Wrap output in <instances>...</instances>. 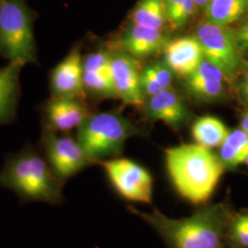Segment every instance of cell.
Instances as JSON below:
<instances>
[{
    "instance_id": "20",
    "label": "cell",
    "mask_w": 248,
    "mask_h": 248,
    "mask_svg": "<svg viewBox=\"0 0 248 248\" xmlns=\"http://www.w3.org/2000/svg\"><path fill=\"white\" fill-rule=\"evenodd\" d=\"M83 81L86 93L98 98L118 97L111 75L99 72L83 71Z\"/></svg>"
},
{
    "instance_id": "13",
    "label": "cell",
    "mask_w": 248,
    "mask_h": 248,
    "mask_svg": "<svg viewBox=\"0 0 248 248\" xmlns=\"http://www.w3.org/2000/svg\"><path fill=\"white\" fill-rule=\"evenodd\" d=\"M24 66L21 62H9L0 67V126L16 120L20 98L19 77Z\"/></svg>"
},
{
    "instance_id": "32",
    "label": "cell",
    "mask_w": 248,
    "mask_h": 248,
    "mask_svg": "<svg viewBox=\"0 0 248 248\" xmlns=\"http://www.w3.org/2000/svg\"><path fill=\"white\" fill-rule=\"evenodd\" d=\"M0 1H1V0H0Z\"/></svg>"
},
{
    "instance_id": "27",
    "label": "cell",
    "mask_w": 248,
    "mask_h": 248,
    "mask_svg": "<svg viewBox=\"0 0 248 248\" xmlns=\"http://www.w3.org/2000/svg\"><path fill=\"white\" fill-rule=\"evenodd\" d=\"M186 0H165L166 3V10H167V14L174 10L175 9L178 8L180 5H182Z\"/></svg>"
},
{
    "instance_id": "21",
    "label": "cell",
    "mask_w": 248,
    "mask_h": 248,
    "mask_svg": "<svg viewBox=\"0 0 248 248\" xmlns=\"http://www.w3.org/2000/svg\"><path fill=\"white\" fill-rule=\"evenodd\" d=\"M226 247L248 248V209L232 213L226 232Z\"/></svg>"
},
{
    "instance_id": "12",
    "label": "cell",
    "mask_w": 248,
    "mask_h": 248,
    "mask_svg": "<svg viewBox=\"0 0 248 248\" xmlns=\"http://www.w3.org/2000/svg\"><path fill=\"white\" fill-rule=\"evenodd\" d=\"M166 62L173 73L187 78L203 61L202 47L197 37H182L165 48Z\"/></svg>"
},
{
    "instance_id": "10",
    "label": "cell",
    "mask_w": 248,
    "mask_h": 248,
    "mask_svg": "<svg viewBox=\"0 0 248 248\" xmlns=\"http://www.w3.org/2000/svg\"><path fill=\"white\" fill-rule=\"evenodd\" d=\"M51 96L85 99L87 93L83 81V57L79 47H74L49 75Z\"/></svg>"
},
{
    "instance_id": "18",
    "label": "cell",
    "mask_w": 248,
    "mask_h": 248,
    "mask_svg": "<svg viewBox=\"0 0 248 248\" xmlns=\"http://www.w3.org/2000/svg\"><path fill=\"white\" fill-rule=\"evenodd\" d=\"M225 169H235L248 157V133L242 129L230 132L218 155Z\"/></svg>"
},
{
    "instance_id": "5",
    "label": "cell",
    "mask_w": 248,
    "mask_h": 248,
    "mask_svg": "<svg viewBox=\"0 0 248 248\" xmlns=\"http://www.w3.org/2000/svg\"><path fill=\"white\" fill-rule=\"evenodd\" d=\"M137 133L124 116L114 111L90 114L78 128L77 139L93 164L117 157L128 138Z\"/></svg>"
},
{
    "instance_id": "2",
    "label": "cell",
    "mask_w": 248,
    "mask_h": 248,
    "mask_svg": "<svg viewBox=\"0 0 248 248\" xmlns=\"http://www.w3.org/2000/svg\"><path fill=\"white\" fill-rule=\"evenodd\" d=\"M63 186L40 147L31 143L9 154L0 169V187L12 191L23 203L59 206L64 201Z\"/></svg>"
},
{
    "instance_id": "29",
    "label": "cell",
    "mask_w": 248,
    "mask_h": 248,
    "mask_svg": "<svg viewBox=\"0 0 248 248\" xmlns=\"http://www.w3.org/2000/svg\"><path fill=\"white\" fill-rule=\"evenodd\" d=\"M240 129L248 133V109L244 113V115L242 116V119L240 122Z\"/></svg>"
},
{
    "instance_id": "1",
    "label": "cell",
    "mask_w": 248,
    "mask_h": 248,
    "mask_svg": "<svg viewBox=\"0 0 248 248\" xmlns=\"http://www.w3.org/2000/svg\"><path fill=\"white\" fill-rule=\"evenodd\" d=\"M129 212L147 222L168 248H225L226 232L233 212L224 202L200 205L189 217L172 219L154 209L141 212L133 206Z\"/></svg>"
},
{
    "instance_id": "15",
    "label": "cell",
    "mask_w": 248,
    "mask_h": 248,
    "mask_svg": "<svg viewBox=\"0 0 248 248\" xmlns=\"http://www.w3.org/2000/svg\"><path fill=\"white\" fill-rule=\"evenodd\" d=\"M146 111L151 119L162 121L173 127L183 124L188 116L185 102L170 88L149 97Z\"/></svg>"
},
{
    "instance_id": "17",
    "label": "cell",
    "mask_w": 248,
    "mask_h": 248,
    "mask_svg": "<svg viewBox=\"0 0 248 248\" xmlns=\"http://www.w3.org/2000/svg\"><path fill=\"white\" fill-rule=\"evenodd\" d=\"M204 9L207 21L228 26L245 14L248 9V0H212Z\"/></svg>"
},
{
    "instance_id": "14",
    "label": "cell",
    "mask_w": 248,
    "mask_h": 248,
    "mask_svg": "<svg viewBox=\"0 0 248 248\" xmlns=\"http://www.w3.org/2000/svg\"><path fill=\"white\" fill-rule=\"evenodd\" d=\"M169 43L161 30L134 23L128 28L121 41L125 53L137 57H146L163 51Z\"/></svg>"
},
{
    "instance_id": "8",
    "label": "cell",
    "mask_w": 248,
    "mask_h": 248,
    "mask_svg": "<svg viewBox=\"0 0 248 248\" xmlns=\"http://www.w3.org/2000/svg\"><path fill=\"white\" fill-rule=\"evenodd\" d=\"M116 192L127 201L152 203L153 177L137 163L127 158H109L98 163Z\"/></svg>"
},
{
    "instance_id": "9",
    "label": "cell",
    "mask_w": 248,
    "mask_h": 248,
    "mask_svg": "<svg viewBox=\"0 0 248 248\" xmlns=\"http://www.w3.org/2000/svg\"><path fill=\"white\" fill-rule=\"evenodd\" d=\"M43 129L60 133L78 129L91 113L84 99L53 97L40 106Z\"/></svg>"
},
{
    "instance_id": "23",
    "label": "cell",
    "mask_w": 248,
    "mask_h": 248,
    "mask_svg": "<svg viewBox=\"0 0 248 248\" xmlns=\"http://www.w3.org/2000/svg\"><path fill=\"white\" fill-rule=\"evenodd\" d=\"M186 79L190 80H219L227 81L224 74L220 68L204 58L203 61L199 65L196 71L186 78ZM228 82V81H227Z\"/></svg>"
},
{
    "instance_id": "30",
    "label": "cell",
    "mask_w": 248,
    "mask_h": 248,
    "mask_svg": "<svg viewBox=\"0 0 248 248\" xmlns=\"http://www.w3.org/2000/svg\"><path fill=\"white\" fill-rule=\"evenodd\" d=\"M197 7H202L205 8L212 0H194Z\"/></svg>"
},
{
    "instance_id": "4",
    "label": "cell",
    "mask_w": 248,
    "mask_h": 248,
    "mask_svg": "<svg viewBox=\"0 0 248 248\" xmlns=\"http://www.w3.org/2000/svg\"><path fill=\"white\" fill-rule=\"evenodd\" d=\"M35 14L25 0L0 1V56L8 62L38 63Z\"/></svg>"
},
{
    "instance_id": "19",
    "label": "cell",
    "mask_w": 248,
    "mask_h": 248,
    "mask_svg": "<svg viewBox=\"0 0 248 248\" xmlns=\"http://www.w3.org/2000/svg\"><path fill=\"white\" fill-rule=\"evenodd\" d=\"M132 19L134 24L161 30L168 20L165 0H140Z\"/></svg>"
},
{
    "instance_id": "26",
    "label": "cell",
    "mask_w": 248,
    "mask_h": 248,
    "mask_svg": "<svg viewBox=\"0 0 248 248\" xmlns=\"http://www.w3.org/2000/svg\"><path fill=\"white\" fill-rule=\"evenodd\" d=\"M234 36L240 52L248 51V12L238 29L234 31Z\"/></svg>"
},
{
    "instance_id": "11",
    "label": "cell",
    "mask_w": 248,
    "mask_h": 248,
    "mask_svg": "<svg viewBox=\"0 0 248 248\" xmlns=\"http://www.w3.org/2000/svg\"><path fill=\"white\" fill-rule=\"evenodd\" d=\"M111 68L118 97L127 104L142 105L144 95L141 85L142 72L138 62L125 52H113Z\"/></svg>"
},
{
    "instance_id": "6",
    "label": "cell",
    "mask_w": 248,
    "mask_h": 248,
    "mask_svg": "<svg viewBox=\"0 0 248 248\" xmlns=\"http://www.w3.org/2000/svg\"><path fill=\"white\" fill-rule=\"evenodd\" d=\"M39 147L55 176L64 183L83 169L94 165L78 139L66 133L42 129Z\"/></svg>"
},
{
    "instance_id": "28",
    "label": "cell",
    "mask_w": 248,
    "mask_h": 248,
    "mask_svg": "<svg viewBox=\"0 0 248 248\" xmlns=\"http://www.w3.org/2000/svg\"><path fill=\"white\" fill-rule=\"evenodd\" d=\"M241 95L248 103V73L241 84Z\"/></svg>"
},
{
    "instance_id": "22",
    "label": "cell",
    "mask_w": 248,
    "mask_h": 248,
    "mask_svg": "<svg viewBox=\"0 0 248 248\" xmlns=\"http://www.w3.org/2000/svg\"><path fill=\"white\" fill-rule=\"evenodd\" d=\"M187 91L199 99H215L222 97L224 92V82L219 80L186 79Z\"/></svg>"
},
{
    "instance_id": "3",
    "label": "cell",
    "mask_w": 248,
    "mask_h": 248,
    "mask_svg": "<svg viewBox=\"0 0 248 248\" xmlns=\"http://www.w3.org/2000/svg\"><path fill=\"white\" fill-rule=\"evenodd\" d=\"M169 177L178 194L190 203H207L225 170L210 148L186 143L165 151Z\"/></svg>"
},
{
    "instance_id": "25",
    "label": "cell",
    "mask_w": 248,
    "mask_h": 248,
    "mask_svg": "<svg viewBox=\"0 0 248 248\" xmlns=\"http://www.w3.org/2000/svg\"><path fill=\"white\" fill-rule=\"evenodd\" d=\"M143 72L155 80L164 89H169L173 80V71L167 62H156L147 66Z\"/></svg>"
},
{
    "instance_id": "24",
    "label": "cell",
    "mask_w": 248,
    "mask_h": 248,
    "mask_svg": "<svg viewBox=\"0 0 248 248\" xmlns=\"http://www.w3.org/2000/svg\"><path fill=\"white\" fill-rule=\"evenodd\" d=\"M197 8L194 0H186L178 8L169 12L167 18L172 27L178 28L183 25L194 14Z\"/></svg>"
},
{
    "instance_id": "16",
    "label": "cell",
    "mask_w": 248,
    "mask_h": 248,
    "mask_svg": "<svg viewBox=\"0 0 248 248\" xmlns=\"http://www.w3.org/2000/svg\"><path fill=\"white\" fill-rule=\"evenodd\" d=\"M191 133L198 144L212 149L221 146L230 131L218 118L205 116L196 121Z\"/></svg>"
},
{
    "instance_id": "31",
    "label": "cell",
    "mask_w": 248,
    "mask_h": 248,
    "mask_svg": "<svg viewBox=\"0 0 248 248\" xmlns=\"http://www.w3.org/2000/svg\"><path fill=\"white\" fill-rule=\"evenodd\" d=\"M245 164H246V165L248 167V157L246 159V161H245Z\"/></svg>"
},
{
    "instance_id": "7",
    "label": "cell",
    "mask_w": 248,
    "mask_h": 248,
    "mask_svg": "<svg viewBox=\"0 0 248 248\" xmlns=\"http://www.w3.org/2000/svg\"><path fill=\"white\" fill-rule=\"evenodd\" d=\"M196 37L202 47L204 58L220 68L228 82L234 79L239 68L241 53L234 31L205 20L198 26Z\"/></svg>"
}]
</instances>
